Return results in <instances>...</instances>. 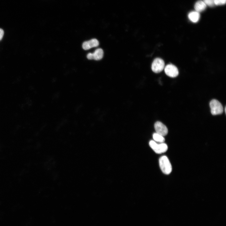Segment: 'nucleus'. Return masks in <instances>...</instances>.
I'll use <instances>...</instances> for the list:
<instances>
[{
	"label": "nucleus",
	"mask_w": 226,
	"mask_h": 226,
	"mask_svg": "<svg viewBox=\"0 0 226 226\" xmlns=\"http://www.w3.org/2000/svg\"><path fill=\"white\" fill-rule=\"evenodd\" d=\"M149 144L153 150L157 154L164 153L168 149L167 145L164 143H157L153 140H150L149 142Z\"/></svg>",
	"instance_id": "2"
},
{
	"label": "nucleus",
	"mask_w": 226,
	"mask_h": 226,
	"mask_svg": "<svg viewBox=\"0 0 226 226\" xmlns=\"http://www.w3.org/2000/svg\"><path fill=\"white\" fill-rule=\"evenodd\" d=\"M159 161L160 168L162 172L166 175L170 174L172 168L168 157L165 155L162 156L159 158Z\"/></svg>",
	"instance_id": "1"
},
{
	"label": "nucleus",
	"mask_w": 226,
	"mask_h": 226,
	"mask_svg": "<svg viewBox=\"0 0 226 226\" xmlns=\"http://www.w3.org/2000/svg\"><path fill=\"white\" fill-rule=\"evenodd\" d=\"M153 141L155 142L161 143H164L165 141V138L163 136L156 132L153 134Z\"/></svg>",
	"instance_id": "11"
},
{
	"label": "nucleus",
	"mask_w": 226,
	"mask_h": 226,
	"mask_svg": "<svg viewBox=\"0 0 226 226\" xmlns=\"http://www.w3.org/2000/svg\"><path fill=\"white\" fill-rule=\"evenodd\" d=\"M226 0H214L215 5H221L225 4Z\"/></svg>",
	"instance_id": "13"
},
{
	"label": "nucleus",
	"mask_w": 226,
	"mask_h": 226,
	"mask_svg": "<svg viewBox=\"0 0 226 226\" xmlns=\"http://www.w3.org/2000/svg\"><path fill=\"white\" fill-rule=\"evenodd\" d=\"M225 112H226V108H225Z\"/></svg>",
	"instance_id": "15"
},
{
	"label": "nucleus",
	"mask_w": 226,
	"mask_h": 226,
	"mask_svg": "<svg viewBox=\"0 0 226 226\" xmlns=\"http://www.w3.org/2000/svg\"><path fill=\"white\" fill-rule=\"evenodd\" d=\"M203 2L206 5L210 7H213L215 5L214 0H203Z\"/></svg>",
	"instance_id": "12"
},
{
	"label": "nucleus",
	"mask_w": 226,
	"mask_h": 226,
	"mask_svg": "<svg viewBox=\"0 0 226 226\" xmlns=\"http://www.w3.org/2000/svg\"><path fill=\"white\" fill-rule=\"evenodd\" d=\"M206 5L203 1L199 0L195 4L194 8L196 11L199 12L204 10L206 8Z\"/></svg>",
	"instance_id": "9"
},
{
	"label": "nucleus",
	"mask_w": 226,
	"mask_h": 226,
	"mask_svg": "<svg viewBox=\"0 0 226 226\" xmlns=\"http://www.w3.org/2000/svg\"><path fill=\"white\" fill-rule=\"evenodd\" d=\"M154 127L156 133L163 136L166 135L168 132L167 128L161 122L158 121L154 125Z\"/></svg>",
	"instance_id": "6"
},
{
	"label": "nucleus",
	"mask_w": 226,
	"mask_h": 226,
	"mask_svg": "<svg viewBox=\"0 0 226 226\" xmlns=\"http://www.w3.org/2000/svg\"><path fill=\"white\" fill-rule=\"evenodd\" d=\"M103 51L101 48L96 49L93 53H89L87 56L88 59L89 60L94 59L99 60L101 59L103 56Z\"/></svg>",
	"instance_id": "7"
},
{
	"label": "nucleus",
	"mask_w": 226,
	"mask_h": 226,
	"mask_svg": "<svg viewBox=\"0 0 226 226\" xmlns=\"http://www.w3.org/2000/svg\"><path fill=\"white\" fill-rule=\"evenodd\" d=\"M99 45L98 41L95 39H93L84 42L83 44L82 47L83 49L88 50L91 48L97 47Z\"/></svg>",
	"instance_id": "8"
},
{
	"label": "nucleus",
	"mask_w": 226,
	"mask_h": 226,
	"mask_svg": "<svg viewBox=\"0 0 226 226\" xmlns=\"http://www.w3.org/2000/svg\"><path fill=\"white\" fill-rule=\"evenodd\" d=\"M210 107L211 114L213 115H219L223 111V106L221 103L215 99L212 100L210 102Z\"/></svg>",
	"instance_id": "3"
},
{
	"label": "nucleus",
	"mask_w": 226,
	"mask_h": 226,
	"mask_svg": "<svg viewBox=\"0 0 226 226\" xmlns=\"http://www.w3.org/2000/svg\"><path fill=\"white\" fill-rule=\"evenodd\" d=\"M164 62L163 59L159 58H156L152 63V70L155 73H159L164 69Z\"/></svg>",
	"instance_id": "4"
},
{
	"label": "nucleus",
	"mask_w": 226,
	"mask_h": 226,
	"mask_svg": "<svg viewBox=\"0 0 226 226\" xmlns=\"http://www.w3.org/2000/svg\"><path fill=\"white\" fill-rule=\"evenodd\" d=\"M164 72L168 76L172 77H175L179 74V71L177 67L172 64H169L165 67Z\"/></svg>",
	"instance_id": "5"
},
{
	"label": "nucleus",
	"mask_w": 226,
	"mask_h": 226,
	"mask_svg": "<svg viewBox=\"0 0 226 226\" xmlns=\"http://www.w3.org/2000/svg\"><path fill=\"white\" fill-rule=\"evenodd\" d=\"M200 17L199 13L196 11H192L188 14L189 19L193 23H196L199 20Z\"/></svg>",
	"instance_id": "10"
},
{
	"label": "nucleus",
	"mask_w": 226,
	"mask_h": 226,
	"mask_svg": "<svg viewBox=\"0 0 226 226\" xmlns=\"http://www.w3.org/2000/svg\"><path fill=\"white\" fill-rule=\"evenodd\" d=\"M4 34V32L3 30L2 29L0 28V40L2 39L3 36Z\"/></svg>",
	"instance_id": "14"
}]
</instances>
